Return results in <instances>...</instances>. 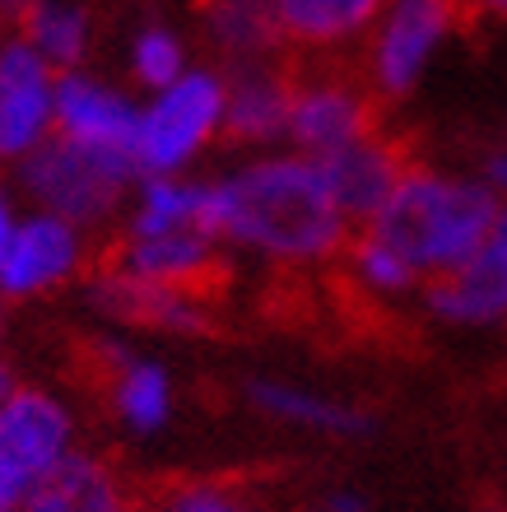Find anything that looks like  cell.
Listing matches in <instances>:
<instances>
[{
    "label": "cell",
    "mask_w": 507,
    "mask_h": 512,
    "mask_svg": "<svg viewBox=\"0 0 507 512\" xmlns=\"http://www.w3.org/2000/svg\"><path fill=\"white\" fill-rule=\"evenodd\" d=\"M214 233L270 256H331L345 243V215L317 159H266L214 187Z\"/></svg>",
    "instance_id": "cell-1"
},
{
    "label": "cell",
    "mask_w": 507,
    "mask_h": 512,
    "mask_svg": "<svg viewBox=\"0 0 507 512\" xmlns=\"http://www.w3.org/2000/svg\"><path fill=\"white\" fill-rule=\"evenodd\" d=\"M498 219L503 210L484 187L410 168L401 187L391 191V201L363 229L382 238L391 252H401L414 270L442 275L480 252L498 233Z\"/></svg>",
    "instance_id": "cell-2"
},
{
    "label": "cell",
    "mask_w": 507,
    "mask_h": 512,
    "mask_svg": "<svg viewBox=\"0 0 507 512\" xmlns=\"http://www.w3.org/2000/svg\"><path fill=\"white\" fill-rule=\"evenodd\" d=\"M135 168L140 163L131 154L80 145V140L56 131L24 159V187L38 196L47 215L89 224V219H103L117 205L121 187L135 177Z\"/></svg>",
    "instance_id": "cell-3"
},
{
    "label": "cell",
    "mask_w": 507,
    "mask_h": 512,
    "mask_svg": "<svg viewBox=\"0 0 507 512\" xmlns=\"http://www.w3.org/2000/svg\"><path fill=\"white\" fill-rule=\"evenodd\" d=\"M70 457V419L66 410L33 387H14L0 401V499L24 503V494Z\"/></svg>",
    "instance_id": "cell-4"
},
{
    "label": "cell",
    "mask_w": 507,
    "mask_h": 512,
    "mask_svg": "<svg viewBox=\"0 0 507 512\" xmlns=\"http://www.w3.org/2000/svg\"><path fill=\"white\" fill-rule=\"evenodd\" d=\"M377 89L368 75L354 70H331L321 80L294 75V117L289 135L312 154H335L345 145L373 140L377 135Z\"/></svg>",
    "instance_id": "cell-5"
},
{
    "label": "cell",
    "mask_w": 507,
    "mask_h": 512,
    "mask_svg": "<svg viewBox=\"0 0 507 512\" xmlns=\"http://www.w3.org/2000/svg\"><path fill=\"white\" fill-rule=\"evenodd\" d=\"M224 122V84L214 75H182L163 89V98L140 117V145L135 159L149 173H173L196 149L210 140V131Z\"/></svg>",
    "instance_id": "cell-6"
},
{
    "label": "cell",
    "mask_w": 507,
    "mask_h": 512,
    "mask_svg": "<svg viewBox=\"0 0 507 512\" xmlns=\"http://www.w3.org/2000/svg\"><path fill=\"white\" fill-rule=\"evenodd\" d=\"M452 24L456 0H391L373 33V47H368V80L377 94H405L419 80L428 52L452 33Z\"/></svg>",
    "instance_id": "cell-7"
},
{
    "label": "cell",
    "mask_w": 507,
    "mask_h": 512,
    "mask_svg": "<svg viewBox=\"0 0 507 512\" xmlns=\"http://www.w3.org/2000/svg\"><path fill=\"white\" fill-rule=\"evenodd\" d=\"M56 122V80L24 38L0 42V159H28Z\"/></svg>",
    "instance_id": "cell-8"
},
{
    "label": "cell",
    "mask_w": 507,
    "mask_h": 512,
    "mask_svg": "<svg viewBox=\"0 0 507 512\" xmlns=\"http://www.w3.org/2000/svg\"><path fill=\"white\" fill-rule=\"evenodd\" d=\"M317 168L326 177V187H331L335 205H340V215L373 224V215L391 201V191L410 173V154L396 149L391 140H382V135H373V140L345 145L335 154H321Z\"/></svg>",
    "instance_id": "cell-9"
},
{
    "label": "cell",
    "mask_w": 507,
    "mask_h": 512,
    "mask_svg": "<svg viewBox=\"0 0 507 512\" xmlns=\"http://www.w3.org/2000/svg\"><path fill=\"white\" fill-rule=\"evenodd\" d=\"M80 261V243H75V224L61 215H33L24 219L10 238V252L0 261V294L10 298H33L42 289L61 284Z\"/></svg>",
    "instance_id": "cell-10"
},
{
    "label": "cell",
    "mask_w": 507,
    "mask_h": 512,
    "mask_svg": "<svg viewBox=\"0 0 507 512\" xmlns=\"http://www.w3.org/2000/svg\"><path fill=\"white\" fill-rule=\"evenodd\" d=\"M56 131L94 149H117L131 154L140 145V112L121 94L103 84L84 80V75H61L56 80ZM140 163V159H135Z\"/></svg>",
    "instance_id": "cell-11"
},
{
    "label": "cell",
    "mask_w": 507,
    "mask_h": 512,
    "mask_svg": "<svg viewBox=\"0 0 507 512\" xmlns=\"http://www.w3.org/2000/svg\"><path fill=\"white\" fill-rule=\"evenodd\" d=\"M387 0H270V14L280 24L284 42L307 56H331L363 38Z\"/></svg>",
    "instance_id": "cell-12"
},
{
    "label": "cell",
    "mask_w": 507,
    "mask_h": 512,
    "mask_svg": "<svg viewBox=\"0 0 507 512\" xmlns=\"http://www.w3.org/2000/svg\"><path fill=\"white\" fill-rule=\"evenodd\" d=\"M433 308L456 322H489L498 312H507V238L494 233L475 256H466L461 266L442 270L433 289Z\"/></svg>",
    "instance_id": "cell-13"
},
{
    "label": "cell",
    "mask_w": 507,
    "mask_h": 512,
    "mask_svg": "<svg viewBox=\"0 0 507 512\" xmlns=\"http://www.w3.org/2000/svg\"><path fill=\"white\" fill-rule=\"evenodd\" d=\"M98 303L107 312H117L126 322L140 326H173V331H205L210 312L205 298L177 289V284H159V280H140L126 270H103L98 280Z\"/></svg>",
    "instance_id": "cell-14"
},
{
    "label": "cell",
    "mask_w": 507,
    "mask_h": 512,
    "mask_svg": "<svg viewBox=\"0 0 507 512\" xmlns=\"http://www.w3.org/2000/svg\"><path fill=\"white\" fill-rule=\"evenodd\" d=\"M19 512H135V494L94 457H66L24 494Z\"/></svg>",
    "instance_id": "cell-15"
},
{
    "label": "cell",
    "mask_w": 507,
    "mask_h": 512,
    "mask_svg": "<svg viewBox=\"0 0 507 512\" xmlns=\"http://www.w3.org/2000/svg\"><path fill=\"white\" fill-rule=\"evenodd\" d=\"M289 117H294V75L242 66L224 94V131L233 140H270L289 131Z\"/></svg>",
    "instance_id": "cell-16"
},
{
    "label": "cell",
    "mask_w": 507,
    "mask_h": 512,
    "mask_svg": "<svg viewBox=\"0 0 507 512\" xmlns=\"http://www.w3.org/2000/svg\"><path fill=\"white\" fill-rule=\"evenodd\" d=\"M19 38L52 70H70L80 66L84 47H89V19L70 0H33L19 19Z\"/></svg>",
    "instance_id": "cell-17"
},
{
    "label": "cell",
    "mask_w": 507,
    "mask_h": 512,
    "mask_svg": "<svg viewBox=\"0 0 507 512\" xmlns=\"http://www.w3.org/2000/svg\"><path fill=\"white\" fill-rule=\"evenodd\" d=\"M205 19H210L214 42L228 47L233 56H242V61L289 47L280 24H275V14H270V0H210Z\"/></svg>",
    "instance_id": "cell-18"
},
{
    "label": "cell",
    "mask_w": 507,
    "mask_h": 512,
    "mask_svg": "<svg viewBox=\"0 0 507 512\" xmlns=\"http://www.w3.org/2000/svg\"><path fill=\"white\" fill-rule=\"evenodd\" d=\"M112 405L121 410V419L131 429H159L168 419V378H163V368L131 359V368L112 387Z\"/></svg>",
    "instance_id": "cell-19"
},
{
    "label": "cell",
    "mask_w": 507,
    "mask_h": 512,
    "mask_svg": "<svg viewBox=\"0 0 507 512\" xmlns=\"http://www.w3.org/2000/svg\"><path fill=\"white\" fill-rule=\"evenodd\" d=\"M252 396L266 405V410H275V415H284V419H298V424L345 429V433L363 429V415H354V410H345V405L321 401V396H303V391H294V387H270V382H261Z\"/></svg>",
    "instance_id": "cell-20"
},
{
    "label": "cell",
    "mask_w": 507,
    "mask_h": 512,
    "mask_svg": "<svg viewBox=\"0 0 507 512\" xmlns=\"http://www.w3.org/2000/svg\"><path fill=\"white\" fill-rule=\"evenodd\" d=\"M135 512H247L238 499L210 485H159L135 503Z\"/></svg>",
    "instance_id": "cell-21"
},
{
    "label": "cell",
    "mask_w": 507,
    "mask_h": 512,
    "mask_svg": "<svg viewBox=\"0 0 507 512\" xmlns=\"http://www.w3.org/2000/svg\"><path fill=\"white\" fill-rule=\"evenodd\" d=\"M354 266H359V275L368 284H377V289H405V284L414 280V266L405 261L401 252H391L382 238H373V233L363 229V238L354 243Z\"/></svg>",
    "instance_id": "cell-22"
},
{
    "label": "cell",
    "mask_w": 507,
    "mask_h": 512,
    "mask_svg": "<svg viewBox=\"0 0 507 512\" xmlns=\"http://www.w3.org/2000/svg\"><path fill=\"white\" fill-rule=\"evenodd\" d=\"M135 70H140L145 84H159V89L182 80V47H177L173 33H163V28L140 33V42H135Z\"/></svg>",
    "instance_id": "cell-23"
},
{
    "label": "cell",
    "mask_w": 507,
    "mask_h": 512,
    "mask_svg": "<svg viewBox=\"0 0 507 512\" xmlns=\"http://www.w3.org/2000/svg\"><path fill=\"white\" fill-rule=\"evenodd\" d=\"M14 229H19V224H14V210H10V201L0 196V261H5V252H10Z\"/></svg>",
    "instance_id": "cell-24"
},
{
    "label": "cell",
    "mask_w": 507,
    "mask_h": 512,
    "mask_svg": "<svg viewBox=\"0 0 507 512\" xmlns=\"http://www.w3.org/2000/svg\"><path fill=\"white\" fill-rule=\"evenodd\" d=\"M28 5H33V0H0V14L19 24V19H24V10H28Z\"/></svg>",
    "instance_id": "cell-25"
},
{
    "label": "cell",
    "mask_w": 507,
    "mask_h": 512,
    "mask_svg": "<svg viewBox=\"0 0 507 512\" xmlns=\"http://www.w3.org/2000/svg\"><path fill=\"white\" fill-rule=\"evenodd\" d=\"M480 10H489V14H498V19H507V0H475Z\"/></svg>",
    "instance_id": "cell-26"
},
{
    "label": "cell",
    "mask_w": 507,
    "mask_h": 512,
    "mask_svg": "<svg viewBox=\"0 0 507 512\" xmlns=\"http://www.w3.org/2000/svg\"><path fill=\"white\" fill-rule=\"evenodd\" d=\"M10 391H14V382H10V368L0 364V401H5V396H10Z\"/></svg>",
    "instance_id": "cell-27"
},
{
    "label": "cell",
    "mask_w": 507,
    "mask_h": 512,
    "mask_svg": "<svg viewBox=\"0 0 507 512\" xmlns=\"http://www.w3.org/2000/svg\"><path fill=\"white\" fill-rule=\"evenodd\" d=\"M498 182H507V163H498Z\"/></svg>",
    "instance_id": "cell-28"
},
{
    "label": "cell",
    "mask_w": 507,
    "mask_h": 512,
    "mask_svg": "<svg viewBox=\"0 0 507 512\" xmlns=\"http://www.w3.org/2000/svg\"><path fill=\"white\" fill-rule=\"evenodd\" d=\"M0 512H19V508H14V503H5V499H0Z\"/></svg>",
    "instance_id": "cell-29"
},
{
    "label": "cell",
    "mask_w": 507,
    "mask_h": 512,
    "mask_svg": "<svg viewBox=\"0 0 507 512\" xmlns=\"http://www.w3.org/2000/svg\"><path fill=\"white\" fill-rule=\"evenodd\" d=\"M0 298H5V294H0Z\"/></svg>",
    "instance_id": "cell-30"
}]
</instances>
